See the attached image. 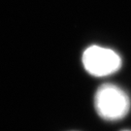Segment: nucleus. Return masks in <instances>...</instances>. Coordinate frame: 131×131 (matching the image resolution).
I'll return each instance as SVG.
<instances>
[{"instance_id": "nucleus-3", "label": "nucleus", "mask_w": 131, "mask_h": 131, "mask_svg": "<svg viewBox=\"0 0 131 131\" xmlns=\"http://www.w3.org/2000/svg\"><path fill=\"white\" fill-rule=\"evenodd\" d=\"M124 131H128V130H124Z\"/></svg>"}, {"instance_id": "nucleus-2", "label": "nucleus", "mask_w": 131, "mask_h": 131, "mask_svg": "<svg viewBox=\"0 0 131 131\" xmlns=\"http://www.w3.org/2000/svg\"><path fill=\"white\" fill-rule=\"evenodd\" d=\"M83 64L90 75L104 77L117 72L121 68L122 58L113 50L91 46L84 51Z\"/></svg>"}, {"instance_id": "nucleus-1", "label": "nucleus", "mask_w": 131, "mask_h": 131, "mask_svg": "<svg viewBox=\"0 0 131 131\" xmlns=\"http://www.w3.org/2000/svg\"><path fill=\"white\" fill-rule=\"evenodd\" d=\"M95 110L103 119L115 122L122 119L130 109V99L124 90L115 84L101 85L94 97Z\"/></svg>"}]
</instances>
